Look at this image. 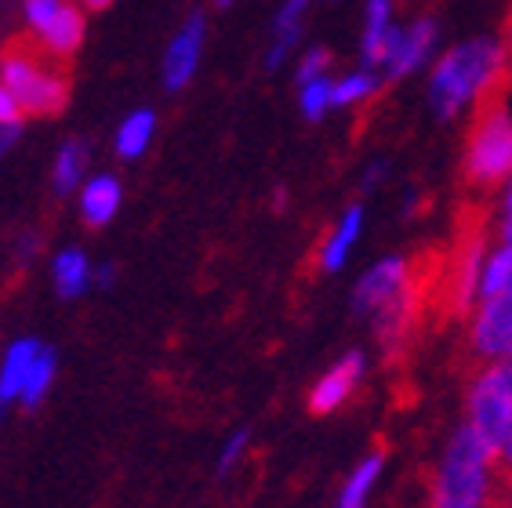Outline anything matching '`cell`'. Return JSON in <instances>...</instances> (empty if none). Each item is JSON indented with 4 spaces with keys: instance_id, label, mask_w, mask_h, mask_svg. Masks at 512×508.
I'll list each match as a JSON object with an SVG mask.
<instances>
[{
    "instance_id": "cell-32",
    "label": "cell",
    "mask_w": 512,
    "mask_h": 508,
    "mask_svg": "<svg viewBox=\"0 0 512 508\" xmlns=\"http://www.w3.org/2000/svg\"><path fill=\"white\" fill-rule=\"evenodd\" d=\"M502 508H512V469H505V483H502Z\"/></svg>"
},
{
    "instance_id": "cell-7",
    "label": "cell",
    "mask_w": 512,
    "mask_h": 508,
    "mask_svg": "<svg viewBox=\"0 0 512 508\" xmlns=\"http://www.w3.org/2000/svg\"><path fill=\"white\" fill-rule=\"evenodd\" d=\"M483 222H476V229H465V236L454 244V251L447 254V265L440 273V291H444V305L454 316H469L480 302V273L483 258H487V236L480 229Z\"/></svg>"
},
{
    "instance_id": "cell-29",
    "label": "cell",
    "mask_w": 512,
    "mask_h": 508,
    "mask_svg": "<svg viewBox=\"0 0 512 508\" xmlns=\"http://www.w3.org/2000/svg\"><path fill=\"white\" fill-rule=\"evenodd\" d=\"M498 244L512 247V178L502 186V207H498Z\"/></svg>"
},
{
    "instance_id": "cell-18",
    "label": "cell",
    "mask_w": 512,
    "mask_h": 508,
    "mask_svg": "<svg viewBox=\"0 0 512 508\" xmlns=\"http://www.w3.org/2000/svg\"><path fill=\"white\" fill-rule=\"evenodd\" d=\"M51 276H55V291L62 298H77V294L88 291V284H95V269H91L88 254L77 251V247H69V251H62L55 258Z\"/></svg>"
},
{
    "instance_id": "cell-5",
    "label": "cell",
    "mask_w": 512,
    "mask_h": 508,
    "mask_svg": "<svg viewBox=\"0 0 512 508\" xmlns=\"http://www.w3.org/2000/svg\"><path fill=\"white\" fill-rule=\"evenodd\" d=\"M0 80L19 95L30 117H55L69 98V84L62 73L48 69L26 44H11L0 59Z\"/></svg>"
},
{
    "instance_id": "cell-4",
    "label": "cell",
    "mask_w": 512,
    "mask_h": 508,
    "mask_svg": "<svg viewBox=\"0 0 512 508\" xmlns=\"http://www.w3.org/2000/svg\"><path fill=\"white\" fill-rule=\"evenodd\" d=\"M465 425L502 458L512 425V363H480L465 389Z\"/></svg>"
},
{
    "instance_id": "cell-30",
    "label": "cell",
    "mask_w": 512,
    "mask_h": 508,
    "mask_svg": "<svg viewBox=\"0 0 512 508\" xmlns=\"http://www.w3.org/2000/svg\"><path fill=\"white\" fill-rule=\"evenodd\" d=\"M22 102H19V95L0 80V124H22Z\"/></svg>"
},
{
    "instance_id": "cell-12",
    "label": "cell",
    "mask_w": 512,
    "mask_h": 508,
    "mask_svg": "<svg viewBox=\"0 0 512 508\" xmlns=\"http://www.w3.org/2000/svg\"><path fill=\"white\" fill-rule=\"evenodd\" d=\"M393 4L396 0H367L364 8L360 55H364V66L371 69H382L389 62V51H393L396 37H400V26L393 19Z\"/></svg>"
},
{
    "instance_id": "cell-23",
    "label": "cell",
    "mask_w": 512,
    "mask_h": 508,
    "mask_svg": "<svg viewBox=\"0 0 512 508\" xmlns=\"http://www.w3.org/2000/svg\"><path fill=\"white\" fill-rule=\"evenodd\" d=\"M298 109H302V117H306L309 124L324 120L327 113L335 109V77L324 73V77L298 84Z\"/></svg>"
},
{
    "instance_id": "cell-8",
    "label": "cell",
    "mask_w": 512,
    "mask_h": 508,
    "mask_svg": "<svg viewBox=\"0 0 512 508\" xmlns=\"http://www.w3.org/2000/svg\"><path fill=\"white\" fill-rule=\"evenodd\" d=\"M469 352L476 363L512 360V291L483 294L469 313Z\"/></svg>"
},
{
    "instance_id": "cell-9",
    "label": "cell",
    "mask_w": 512,
    "mask_h": 508,
    "mask_svg": "<svg viewBox=\"0 0 512 508\" xmlns=\"http://www.w3.org/2000/svg\"><path fill=\"white\" fill-rule=\"evenodd\" d=\"M436 44H440V22L433 15H418L414 22L400 26V37H396L393 51H389V62L382 66V77L404 80L411 73H418L422 66H429Z\"/></svg>"
},
{
    "instance_id": "cell-22",
    "label": "cell",
    "mask_w": 512,
    "mask_h": 508,
    "mask_svg": "<svg viewBox=\"0 0 512 508\" xmlns=\"http://www.w3.org/2000/svg\"><path fill=\"white\" fill-rule=\"evenodd\" d=\"M84 167H88V146L80 138H69L62 142V149L55 153V171H51V182L59 193H73L84 178Z\"/></svg>"
},
{
    "instance_id": "cell-19",
    "label": "cell",
    "mask_w": 512,
    "mask_h": 508,
    "mask_svg": "<svg viewBox=\"0 0 512 508\" xmlns=\"http://www.w3.org/2000/svg\"><path fill=\"white\" fill-rule=\"evenodd\" d=\"M382 69H371V66H360L353 73H345V77L335 80V109H353V106H364L371 98L378 95L382 88Z\"/></svg>"
},
{
    "instance_id": "cell-25",
    "label": "cell",
    "mask_w": 512,
    "mask_h": 508,
    "mask_svg": "<svg viewBox=\"0 0 512 508\" xmlns=\"http://www.w3.org/2000/svg\"><path fill=\"white\" fill-rule=\"evenodd\" d=\"M51 381H55V352H40L30 378H26V389H22V403H26V407H37V403L44 400V392L51 389Z\"/></svg>"
},
{
    "instance_id": "cell-3",
    "label": "cell",
    "mask_w": 512,
    "mask_h": 508,
    "mask_svg": "<svg viewBox=\"0 0 512 508\" xmlns=\"http://www.w3.org/2000/svg\"><path fill=\"white\" fill-rule=\"evenodd\" d=\"M462 175L469 189H502L512 178V109L494 95L476 109L462 153Z\"/></svg>"
},
{
    "instance_id": "cell-21",
    "label": "cell",
    "mask_w": 512,
    "mask_h": 508,
    "mask_svg": "<svg viewBox=\"0 0 512 508\" xmlns=\"http://www.w3.org/2000/svg\"><path fill=\"white\" fill-rule=\"evenodd\" d=\"M80 40H84V15H80L73 4H66L59 19L40 33V44H44L51 55H73V51L80 48Z\"/></svg>"
},
{
    "instance_id": "cell-33",
    "label": "cell",
    "mask_w": 512,
    "mask_h": 508,
    "mask_svg": "<svg viewBox=\"0 0 512 508\" xmlns=\"http://www.w3.org/2000/svg\"><path fill=\"white\" fill-rule=\"evenodd\" d=\"M109 280H113V265H99V269H95V284L106 287Z\"/></svg>"
},
{
    "instance_id": "cell-17",
    "label": "cell",
    "mask_w": 512,
    "mask_h": 508,
    "mask_svg": "<svg viewBox=\"0 0 512 508\" xmlns=\"http://www.w3.org/2000/svg\"><path fill=\"white\" fill-rule=\"evenodd\" d=\"M120 211V182L109 175H99L91 178L88 186H84V193H80V215H84V222L88 225H106L113 222V215Z\"/></svg>"
},
{
    "instance_id": "cell-26",
    "label": "cell",
    "mask_w": 512,
    "mask_h": 508,
    "mask_svg": "<svg viewBox=\"0 0 512 508\" xmlns=\"http://www.w3.org/2000/svg\"><path fill=\"white\" fill-rule=\"evenodd\" d=\"M66 4H69V0H26L22 8H26V22H30V30L40 37V33L51 26V22L59 19Z\"/></svg>"
},
{
    "instance_id": "cell-13",
    "label": "cell",
    "mask_w": 512,
    "mask_h": 508,
    "mask_svg": "<svg viewBox=\"0 0 512 508\" xmlns=\"http://www.w3.org/2000/svg\"><path fill=\"white\" fill-rule=\"evenodd\" d=\"M360 233H364V204L345 207V215L331 225V233L324 236V244H320V251H316L320 273H338V269L349 262V254H353Z\"/></svg>"
},
{
    "instance_id": "cell-27",
    "label": "cell",
    "mask_w": 512,
    "mask_h": 508,
    "mask_svg": "<svg viewBox=\"0 0 512 508\" xmlns=\"http://www.w3.org/2000/svg\"><path fill=\"white\" fill-rule=\"evenodd\" d=\"M247 447H251V432L247 429L233 432L226 440V447H222V454H218V476H229V472L237 469L240 458L247 454Z\"/></svg>"
},
{
    "instance_id": "cell-28",
    "label": "cell",
    "mask_w": 512,
    "mask_h": 508,
    "mask_svg": "<svg viewBox=\"0 0 512 508\" xmlns=\"http://www.w3.org/2000/svg\"><path fill=\"white\" fill-rule=\"evenodd\" d=\"M327 69H331V51L327 48H309L298 62V84H306V80L324 77Z\"/></svg>"
},
{
    "instance_id": "cell-35",
    "label": "cell",
    "mask_w": 512,
    "mask_h": 508,
    "mask_svg": "<svg viewBox=\"0 0 512 508\" xmlns=\"http://www.w3.org/2000/svg\"><path fill=\"white\" fill-rule=\"evenodd\" d=\"M502 465L512 469V425H509V436H505V447H502Z\"/></svg>"
},
{
    "instance_id": "cell-24",
    "label": "cell",
    "mask_w": 512,
    "mask_h": 508,
    "mask_svg": "<svg viewBox=\"0 0 512 508\" xmlns=\"http://www.w3.org/2000/svg\"><path fill=\"white\" fill-rule=\"evenodd\" d=\"M512 291V247L509 244H494L483 258V273H480V298L483 294H502Z\"/></svg>"
},
{
    "instance_id": "cell-34",
    "label": "cell",
    "mask_w": 512,
    "mask_h": 508,
    "mask_svg": "<svg viewBox=\"0 0 512 508\" xmlns=\"http://www.w3.org/2000/svg\"><path fill=\"white\" fill-rule=\"evenodd\" d=\"M505 51H509V69H512V8H509V19H505Z\"/></svg>"
},
{
    "instance_id": "cell-2",
    "label": "cell",
    "mask_w": 512,
    "mask_h": 508,
    "mask_svg": "<svg viewBox=\"0 0 512 508\" xmlns=\"http://www.w3.org/2000/svg\"><path fill=\"white\" fill-rule=\"evenodd\" d=\"M502 483V458L462 421L429 479V508H502Z\"/></svg>"
},
{
    "instance_id": "cell-37",
    "label": "cell",
    "mask_w": 512,
    "mask_h": 508,
    "mask_svg": "<svg viewBox=\"0 0 512 508\" xmlns=\"http://www.w3.org/2000/svg\"><path fill=\"white\" fill-rule=\"evenodd\" d=\"M215 4H218V8H229V4H233V0H215Z\"/></svg>"
},
{
    "instance_id": "cell-31",
    "label": "cell",
    "mask_w": 512,
    "mask_h": 508,
    "mask_svg": "<svg viewBox=\"0 0 512 508\" xmlns=\"http://www.w3.org/2000/svg\"><path fill=\"white\" fill-rule=\"evenodd\" d=\"M19 127L22 124H0V153H4V149H8L11 142L19 138Z\"/></svg>"
},
{
    "instance_id": "cell-16",
    "label": "cell",
    "mask_w": 512,
    "mask_h": 508,
    "mask_svg": "<svg viewBox=\"0 0 512 508\" xmlns=\"http://www.w3.org/2000/svg\"><path fill=\"white\" fill-rule=\"evenodd\" d=\"M382 469H385L382 450H371L367 458H360V465L345 476L335 508H367V501H371V494H375V487H378V479H382Z\"/></svg>"
},
{
    "instance_id": "cell-6",
    "label": "cell",
    "mask_w": 512,
    "mask_h": 508,
    "mask_svg": "<svg viewBox=\"0 0 512 508\" xmlns=\"http://www.w3.org/2000/svg\"><path fill=\"white\" fill-rule=\"evenodd\" d=\"M422 284L425 280L418 276V265H414L411 258L389 254V258L375 262L360 276V284H356V291H353V309H356V316L375 320L385 309H393V305L407 302L411 294L425 291Z\"/></svg>"
},
{
    "instance_id": "cell-20",
    "label": "cell",
    "mask_w": 512,
    "mask_h": 508,
    "mask_svg": "<svg viewBox=\"0 0 512 508\" xmlns=\"http://www.w3.org/2000/svg\"><path fill=\"white\" fill-rule=\"evenodd\" d=\"M153 131H157V117H153V109H135L124 117V124L117 127V153L124 160H135L142 157L153 142Z\"/></svg>"
},
{
    "instance_id": "cell-36",
    "label": "cell",
    "mask_w": 512,
    "mask_h": 508,
    "mask_svg": "<svg viewBox=\"0 0 512 508\" xmlns=\"http://www.w3.org/2000/svg\"><path fill=\"white\" fill-rule=\"evenodd\" d=\"M80 4H84V8H91V11H102V8H109L113 0H80Z\"/></svg>"
},
{
    "instance_id": "cell-1",
    "label": "cell",
    "mask_w": 512,
    "mask_h": 508,
    "mask_svg": "<svg viewBox=\"0 0 512 508\" xmlns=\"http://www.w3.org/2000/svg\"><path fill=\"white\" fill-rule=\"evenodd\" d=\"M512 77L509 51L498 37H473L447 48L429 73V106L436 120H454L491 102Z\"/></svg>"
},
{
    "instance_id": "cell-10",
    "label": "cell",
    "mask_w": 512,
    "mask_h": 508,
    "mask_svg": "<svg viewBox=\"0 0 512 508\" xmlns=\"http://www.w3.org/2000/svg\"><path fill=\"white\" fill-rule=\"evenodd\" d=\"M364 352H345L342 360L331 363V371L320 374L313 389H309V411L313 414H335L338 407L353 400V392L364 381Z\"/></svg>"
},
{
    "instance_id": "cell-11",
    "label": "cell",
    "mask_w": 512,
    "mask_h": 508,
    "mask_svg": "<svg viewBox=\"0 0 512 508\" xmlns=\"http://www.w3.org/2000/svg\"><path fill=\"white\" fill-rule=\"evenodd\" d=\"M204 37H207V19L204 15H189L182 22V30L171 37L168 55H164V88L182 91L193 80L200 66V55H204Z\"/></svg>"
},
{
    "instance_id": "cell-14",
    "label": "cell",
    "mask_w": 512,
    "mask_h": 508,
    "mask_svg": "<svg viewBox=\"0 0 512 508\" xmlns=\"http://www.w3.org/2000/svg\"><path fill=\"white\" fill-rule=\"evenodd\" d=\"M40 352L44 349H40L33 338H19V342L4 352V360H0V418H4V407H8V403L22 400L26 378H30Z\"/></svg>"
},
{
    "instance_id": "cell-15",
    "label": "cell",
    "mask_w": 512,
    "mask_h": 508,
    "mask_svg": "<svg viewBox=\"0 0 512 508\" xmlns=\"http://www.w3.org/2000/svg\"><path fill=\"white\" fill-rule=\"evenodd\" d=\"M309 8H313V0H284V8L276 11L273 40H269V51H266V69H280L287 55L295 51Z\"/></svg>"
}]
</instances>
